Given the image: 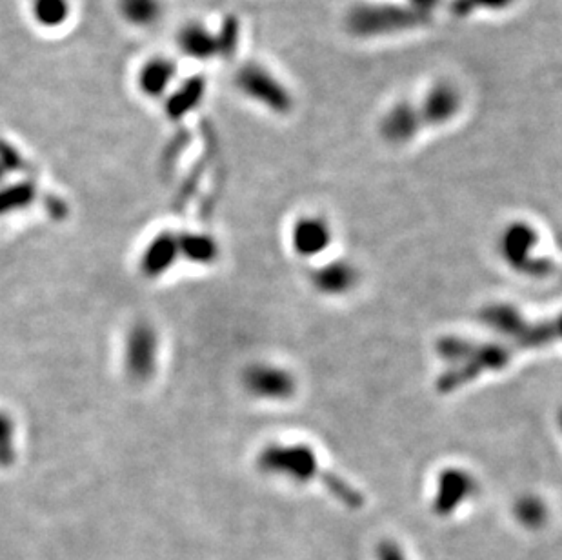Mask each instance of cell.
<instances>
[{
  "mask_svg": "<svg viewBox=\"0 0 562 560\" xmlns=\"http://www.w3.org/2000/svg\"><path fill=\"white\" fill-rule=\"evenodd\" d=\"M421 130H424V124L417 102L413 100H399L392 104L382 115L379 124L382 139L395 146H401L415 139Z\"/></svg>",
  "mask_w": 562,
  "mask_h": 560,
  "instance_id": "cell-6",
  "label": "cell"
},
{
  "mask_svg": "<svg viewBox=\"0 0 562 560\" xmlns=\"http://www.w3.org/2000/svg\"><path fill=\"white\" fill-rule=\"evenodd\" d=\"M170 73L168 62H153L141 75L142 88L150 91V95H157L166 86Z\"/></svg>",
  "mask_w": 562,
  "mask_h": 560,
  "instance_id": "cell-14",
  "label": "cell"
},
{
  "mask_svg": "<svg viewBox=\"0 0 562 560\" xmlns=\"http://www.w3.org/2000/svg\"><path fill=\"white\" fill-rule=\"evenodd\" d=\"M515 0H452L450 10L455 17H470L475 11H504Z\"/></svg>",
  "mask_w": 562,
  "mask_h": 560,
  "instance_id": "cell-13",
  "label": "cell"
},
{
  "mask_svg": "<svg viewBox=\"0 0 562 560\" xmlns=\"http://www.w3.org/2000/svg\"><path fill=\"white\" fill-rule=\"evenodd\" d=\"M439 495H437V508L452 510L453 506L464 499L473 490V480L468 473L461 470H446L439 482Z\"/></svg>",
  "mask_w": 562,
  "mask_h": 560,
  "instance_id": "cell-9",
  "label": "cell"
},
{
  "mask_svg": "<svg viewBox=\"0 0 562 560\" xmlns=\"http://www.w3.org/2000/svg\"><path fill=\"white\" fill-rule=\"evenodd\" d=\"M428 22V15L413 10L406 2H359L346 13V30L359 39H375L415 30Z\"/></svg>",
  "mask_w": 562,
  "mask_h": 560,
  "instance_id": "cell-1",
  "label": "cell"
},
{
  "mask_svg": "<svg viewBox=\"0 0 562 560\" xmlns=\"http://www.w3.org/2000/svg\"><path fill=\"white\" fill-rule=\"evenodd\" d=\"M417 108L424 128H439L459 115L462 108L461 91L450 80L435 82L417 102Z\"/></svg>",
  "mask_w": 562,
  "mask_h": 560,
  "instance_id": "cell-5",
  "label": "cell"
},
{
  "mask_svg": "<svg viewBox=\"0 0 562 560\" xmlns=\"http://www.w3.org/2000/svg\"><path fill=\"white\" fill-rule=\"evenodd\" d=\"M441 0H406L408 6H412L413 10L421 11L424 15L432 17V11L439 6Z\"/></svg>",
  "mask_w": 562,
  "mask_h": 560,
  "instance_id": "cell-15",
  "label": "cell"
},
{
  "mask_svg": "<svg viewBox=\"0 0 562 560\" xmlns=\"http://www.w3.org/2000/svg\"><path fill=\"white\" fill-rule=\"evenodd\" d=\"M357 282V271L350 264H330L313 275V284L324 293H344Z\"/></svg>",
  "mask_w": 562,
  "mask_h": 560,
  "instance_id": "cell-10",
  "label": "cell"
},
{
  "mask_svg": "<svg viewBox=\"0 0 562 560\" xmlns=\"http://www.w3.org/2000/svg\"><path fill=\"white\" fill-rule=\"evenodd\" d=\"M266 459L270 462L271 468L290 473L292 477L302 480V482H310V480L315 479L322 480L324 486L332 491L333 495L344 502L346 506H352V508L362 506V495L352 490L350 484H346L344 480L335 477L333 473L322 470L319 460L313 455V451L306 446L277 448V450H271Z\"/></svg>",
  "mask_w": 562,
  "mask_h": 560,
  "instance_id": "cell-2",
  "label": "cell"
},
{
  "mask_svg": "<svg viewBox=\"0 0 562 560\" xmlns=\"http://www.w3.org/2000/svg\"><path fill=\"white\" fill-rule=\"evenodd\" d=\"M122 17L139 28H148L159 22L162 13L161 0H121Z\"/></svg>",
  "mask_w": 562,
  "mask_h": 560,
  "instance_id": "cell-11",
  "label": "cell"
},
{
  "mask_svg": "<svg viewBox=\"0 0 562 560\" xmlns=\"http://www.w3.org/2000/svg\"><path fill=\"white\" fill-rule=\"evenodd\" d=\"M332 240L330 226L319 217H304L297 222L293 231V242L299 255L312 257L324 250Z\"/></svg>",
  "mask_w": 562,
  "mask_h": 560,
  "instance_id": "cell-8",
  "label": "cell"
},
{
  "mask_svg": "<svg viewBox=\"0 0 562 560\" xmlns=\"http://www.w3.org/2000/svg\"><path fill=\"white\" fill-rule=\"evenodd\" d=\"M561 428H562V413H561Z\"/></svg>",
  "mask_w": 562,
  "mask_h": 560,
  "instance_id": "cell-16",
  "label": "cell"
},
{
  "mask_svg": "<svg viewBox=\"0 0 562 560\" xmlns=\"http://www.w3.org/2000/svg\"><path fill=\"white\" fill-rule=\"evenodd\" d=\"M237 86L250 99L266 106L268 110L279 115L290 113L293 108V97L290 90L270 71L264 70L259 64H248L237 73Z\"/></svg>",
  "mask_w": 562,
  "mask_h": 560,
  "instance_id": "cell-4",
  "label": "cell"
},
{
  "mask_svg": "<svg viewBox=\"0 0 562 560\" xmlns=\"http://www.w3.org/2000/svg\"><path fill=\"white\" fill-rule=\"evenodd\" d=\"M535 242H537V233L528 224L517 222V224H513L508 230L504 231V235H502V257L510 262L513 270L535 275L532 262H530V257H528V251H530Z\"/></svg>",
  "mask_w": 562,
  "mask_h": 560,
  "instance_id": "cell-7",
  "label": "cell"
},
{
  "mask_svg": "<svg viewBox=\"0 0 562 560\" xmlns=\"http://www.w3.org/2000/svg\"><path fill=\"white\" fill-rule=\"evenodd\" d=\"M68 13V0H33V17L42 26H61Z\"/></svg>",
  "mask_w": 562,
  "mask_h": 560,
  "instance_id": "cell-12",
  "label": "cell"
},
{
  "mask_svg": "<svg viewBox=\"0 0 562 560\" xmlns=\"http://www.w3.org/2000/svg\"><path fill=\"white\" fill-rule=\"evenodd\" d=\"M482 320L504 335L517 337L521 346H542L553 339H562V317L541 326H533L524 324L521 315L510 306H492L482 311Z\"/></svg>",
  "mask_w": 562,
  "mask_h": 560,
  "instance_id": "cell-3",
  "label": "cell"
}]
</instances>
